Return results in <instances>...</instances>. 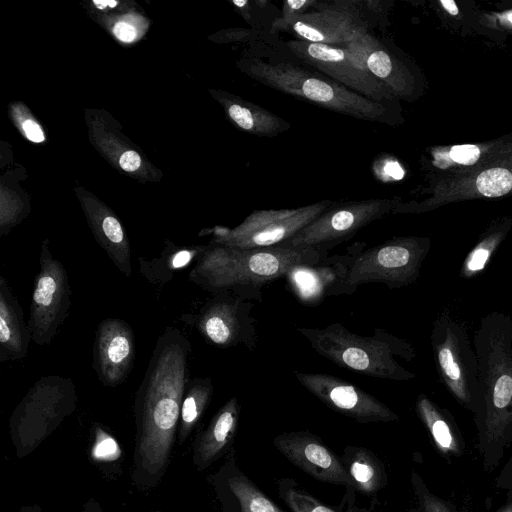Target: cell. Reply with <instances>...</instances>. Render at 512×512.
I'll return each instance as SVG.
<instances>
[{
    "label": "cell",
    "instance_id": "obj_1",
    "mask_svg": "<svg viewBox=\"0 0 512 512\" xmlns=\"http://www.w3.org/2000/svg\"><path fill=\"white\" fill-rule=\"evenodd\" d=\"M191 351L190 341L179 329L166 327L157 339L138 388L137 456L148 474L160 472L168 460L189 381Z\"/></svg>",
    "mask_w": 512,
    "mask_h": 512
},
{
    "label": "cell",
    "instance_id": "obj_2",
    "mask_svg": "<svg viewBox=\"0 0 512 512\" xmlns=\"http://www.w3.org/2000/svg\"><path fill=\"white\" fill-rule=\"evenodd\" d=\"M478 399L473 415L483 469L492 472L512 443V317L491 311L475 330Z\"/></svg>",
    "mask_w": 512,
    "mask_h": 512
},
{
    "label": "cell",
    "instance_id": "obj_3",
    "mask_svg": "<svg viewBox=\"0 0 512 512\" xmlns=\"http://www.w3.org/2000/svg\"><path fill=\"white\" fill-rule=\"evenodd\" d=\"M327 256L313 248L284 245L237 249L209 244L188 278L212 294L232 292L249 301L262 302L265 286L284 278L297 265L316 263Z\"/></svg>",
    "mask_w": 512,
    "mask_h": 512
},
{
    "label": "cell",
    "instance_id": "obj_4",
    "mask_svg": "<svg viewBox=\"0 0 512 512\" xmlns=\"http://www.w3.org/2000/svg\"><path fill=\"white\" fill-rule=\"evenodd\" d=\"M297 330L314 351L341 368L393 381L416 377L397 360L412 362L416 357L413 345L384 329H376L372 336L355 334L340 323L324 328L298 327Z\"/></svg>",
    "mask_w": 512,
    "mask_h": 512
},
{
    "label": "cell",
    "instance_id": "obj_5",
    "mask_svg": "<svg viewBox=\"0 0 512 512\" xmlns=\"http://www.w3.org/2000/svg\"><path fill=\"white\" fill-rule=\"evenodd\" d=\"M245 66L248 76L280 92L359 120L388 122L384 104L359 95L332 79L292 64H273L254 58L248 59Z\"/></svg>",
    "mask_w": 512,
    "mask_h": 512
},
{
    "label": "cell",
    "instance_id": "obj_6",
    "mask_svg": "<svg viewBox=\"0 0 512 512\" xmlns=\"http://www.w3.org/2000/svg\"><path fill=\"white\" fill-rule=\"evenodd\" d=\"M430 342L440 382L473 414L478 399V360L467 331L449 315L441 314L433 323Z\"/></svg>",
    "mask_w": 512,
    "mask_h": 512
},
{
    "label": "cell",
    "instance_id": "obj_7",
    "mask_svg": "<svg viewBox=\"0 0 512 512\" xmlns=\"http://www.w3.org/2000/svg\"><path fill=\"white\" fill-rule=\"evenodd\" d=\"M428 237L398 236L359 252L352 263L348 283L358 288L381 283L390 289L413 284L429 253Z\"/></svg>",
    "mask_w": 512,
    "mask_h": 512
},
{
    "label": "cell",
    "instance_id": "obj_8",
    "mask_svg": "<svg viewBox=\"0 0 512 512\" xmlns=\"http://www.w3.org/2000/svg\"><path fill=\"white\" fill-rule=\"evenodd\" d=\"M76 402V388L71 378L60 375L39 378L11 416L13 438L22 444L41 441L74 411Z\"/></svg>",
    "mask_w": 512,
    "mask_h": 512
},
{
    "label": "cell",
    "instance_id": "obj_9",
    "mask_svg": "<svg viewBox=\"0 0 512 512\" xmlns=\"http://www.w3.org/2000/svg\"><path fill=\"white\" fill-rule=\"evenodd\" d=\"M333 204L331 200H322L292 209L256 210L235 228H214L210 244L237 249L278 246L309 225Z\"/></svg>",
    "mask_w": 512,
    "mask_h": 512
},
{
    "label": "cell",
    "instance_id": "obj_10",
    "mask_svg": "<svg viewBox=\"0 0 512 512\" xmlns=\"http://www.w3.org/2000/svg\"><path fill=\"white\" fill-rule=\"evenodd\" d=\"M397 204L395 199L387 198L334 203L281 245L313 248L328 254L333 247L352 238L370 223L393 212Z\"/></svg>",
    "mask_w": 512,
    "mask_h": 512
},
{
    "label": "cell",
    "instance_id": "obj_11",
    "mask_svg": "<svg viewBox=\"0 0 512 512\" xmlns=\"http://www.w3.org/2000/svg\"><path fill=\"white\" fill-rule=\"evenodd\" d=\"M71 307V289L64 265L51 253L49 240L43 241L39 255V271L27 321L32 340L37 345L49 344L58 333Z\"/></svg>",
    "mask_w": 512,
    "mask_h": 512
},
{
    "label": "cell",
    "instance_id": "obj_12",
    "mask_svg": "<svg viewBox=\"0 0 512 512\" xmlns=\"http://www.w3.org/2000/svg\"><path fill=\"white\" fill-rule=\"evenodd\" d=\"M252 301L232 292L212 294L197 314L183 315L204 340L214 346H244L254 351L257 345V321L252 315Z\"/></svg>",
    "mask_w": 512,
    "mask_h": 512
},
{
    "label": "cell",
    "instance_id": "obj_13",
    "mask_svg": "<svg viewBox=\"0 0 512 512\" xmlns=\"http://www.w3.org/2000/svg\"><path fill=\"white\" fill-rule=\"evenodd\" d=\"M287 46L296 57L359 95L382 104L395 96L344 46L301 40H290Z\"/></svg>",
    "mask_w": 512,
    "mask_h": 512
},
{
    "label": "cell",
    "instance_id": "obj_14",
    "mask_svg": "<svg viewBox=\"0 0 512 512\" xmlns=\"http://www.w3.org/2000/svg\"><path fill=\"white\" fill-rule=\"evenodd\" d=\"M365 248V242H356L344 254L327 256L312 264L297 265L284 277L286 286L300 302L308 306H316L327 297L352 294L357 288L348 283L350 269L356 255Z\"/></svg>",
    "mask_w": 512,
    "mask_h": 512
},
{
    "label": "cell",
    "instance_id": "obj_15",
    "mask_svg": "<svg viewBox=\"0 0 512 512\" xmlns=\"http://www.w3.org/2000/svg\"><path fill=\"white\" fill-rule=\"evenodd\" d=\"M296 380L330 409L359 423L392 422L399 416L375 396L339 377L294 371Z\"/></svg>",
    "mask_w": 512,
    "mask_h": 512
},
{
    "label": "cell",
    "instance_id": "obj_16",
    "mask_svg": "<svg viewBox=\"0 0 512 512\" xmlns=\"http://www.w3.org/2000/svg\"><path fill=\"white\" fill-rule=\"evenodd\" d=\"M273 445L289 462L315 480L355 488L341 457L308 430L283 432Z\"/></svg>",
    "mask_w": 512,
    "mask_h": 512
},
{
    "label": "cell",
    "instance_id": "obj_17",
    "mask_svg": "<svg viewBox=\"0 0 512 512\" xmlns=\"http://www.w3.org/2000/svg\"><path fill=\"white\" fill-rule=\"evenodd\" d=\"M92 367L106 387H117L129 376L135 356L136 342L132 327L120 318L103 319L95 332Z\"/></svg>",
    "mask_w": 512,
    "mask_h": 512
},
{
    "label": "cell",
    "instance_id": "obj_18",
    "mask_svg": "<svg viewBox=\"0 0 512 512\" xmlns=\"http://www.w3.org/2000/svg\"><path fill=\"white\" fill-rule=\"evenodd\" d=\"M272 27L293 34L297 40L333 46H344L367 32L351 11L340 7L320 8L287 19L278 18Z\"/></svg>",
    "mask_w": 512,
    "mask_h": 512
},
{
    "label": "cell",
    "instance_id": "obj_19",
    "mask_svg": "<svg viewBox=\"0 0 512 512\" xmlns=\"http://www.w3.org/2000/svg\"><path fill=\"white\" fill-rule=\"evenodd\" d=\"M213 483L226 512H285L240 469L233 453Z\"/></svg>",
    "mask_w": 512,
    "mask_h": 512
},
{
    "label": "cell",
    "instance_id": "obj_20",
    "mask_svg": "<svg viewBox=\"0 0 512 512\" xmlns=\"http://www.w3.org/2000/svg\"><path fill=\"white\" fill-rule=\"evenodd\" d=\"M31 340L23 309L7 280L0 276V362L25 358Z\"/></svg>",
    "mask_w": 512,
    "mask_h": 512
},
{
    "label": "cell",
    "instance_id": "obj_21",
    "mask_svg": "<svg viewBox=\"0 0 512 512\" xmlns=\"http://www.w3.org/2000/svg\"><path fill=\"white\" fill-rule=\"evenodd\" d=\"M415 411L426 428L436 451L446 460L459 458L466 450V444L454 416L440 407L427 395L419 394Z\"/></svg>",
    "mask_w": 512,
    "mask_h": 512
},
{
    "label": "cell",
    "instance_id": "obj_22",
    "mask_svg": "<svg viewBox=\"0 0 512 512\" xmlns=\"http://www.w3.org/2000/svg\"><path fill=\"white\" fill-rule=\"evenodd\" d=\"M240 410L239 400L233 396L213 416L196 443L195 463L199 469L210 466L231 446L237 433Z\"/></svg>",
    "mask_w": 512,
    "mask_h": 512
},
{
    "label": "cell",
    "instance_id": "obj_23",
    "mask_svg": "<svg viewBox=\"0 0 512 512\" xmlns=\"http://www.w3.org/2000/svg\"><path fill=\"white\" fill-rule=\"evenodd\" d=\"M344 47L394 95H404L407 84L404 66L376 38L366 32Z\"/></svg>",
    "mask_w": 512,
    "mask_h": 512
},
{
    "label": "cell",
    "instance_id": "obj_24",
    "mask_svg": "<svg viewBox=\"0 0 512 512\" xmlns=\"http://www.w3.org/2000/svg\"><path fill=\"white\" fill-rule=\"evenodd\" d=\"M341 460L357 492L371 496L387 486L388 473L384 463L366 447L345 446Z\"/></svg>",
    "mask_w": 512,
    "mask_h": 512
},
{
    "label": "cell",
    "instance_id": "obj_25",
    "mask_svg": "<svg viewBox=\"0 0 512 512\" xmlns=\"http://www.w3.org/2000/svg\"><path fill=\"white\" fill-rule=\"evenodd\" d=\"M279 498L290 512H369L357 504L353 487H346L338 505H328L308 492L295 479L284 477L276 482Z\"/></svg>",
    "mask_w": 512,
    "mask_h": 512
},
{
    "label": "cell",
    "instance_id": "obj_26",
    "mask_svg": "<svg viewBox=\"0 0 512 512\" xmlns=\"http://www.w3.org/2000/svg\"><path fill=\"white\" fill-rule=\"evenodd\" d=\"M229 118L242 130L260 137H274L289 129L290 124L270 111L249 101L227 103Z\"/></svg>",
    "mask_w": 512,
    "mask_h": 512
},
{
    "label": "cell",
    "instance_id": "obj_27",
    "mask_svg": "<svg viewBox=\"0 0 512 512\" xmlns=\"http://www.w3.org/2000/svg\"><path fill=\"white\" fill-rule=\"evenodd\" d=\"M206 246H190L182 248H165L159 258L151 260L139 258L140 272L152 283L165 284L174 273L189 266L205 251Z\"/></svg>",
    "mask_w": 512,
    "mask_h": 512
},
{
    "label": "cell",
    "instance_id": "obj_28",
    "mask_svg": "<svg viewBox=\"0 0 512 512\" xmlns=\"http://www.w3.org/2000/svg\"><path fill=\"white\" fill-rule=\"evenodd\" d=\"M214 387L210 377L189 379L180 412L179 439L185 438L194 429L208 407Z\"/></svg>",
    "mask_w": 512,
    "mask_h": 512
},
{
    "label": "cell",
    "instance_id": "obj_29",
    "mask_svg": "<svg viewBox=\"0 0 512 512\" xmlns=\"http://www.w3.org/2000/svg\"><path fill=\"white\" fill-rule=\"evenodd\" d=\"M510 221H503L489 228L463 259L459 276L472 279L481 274L498 250L510 230Z\"/></svg>",
    "mask_w": 512,
    "mask_h": 512
},
{
    "label": "cell",
    "instance_id": "obj_30",
    "mask_svg": "<svg viewBox=\"0 0 512 512\" xmlns=\"http://www.w3.org/2000/svg\"><path fill=\"white\" fill-rule=\"evenodd\" d=\"M410 483L421 512H457L455 504L434 494L416 471H412Z\"/></svg>",
    "mask_w": 512,
    "mask_h": 512
},
{
    "label": "cell",
    "instance_id": "obj_31",
    "mask_svg": "<svg viewBox=\"0 0 512 512\" xmlns=\"http://www.w3.org/2000/svg\"><path fill=\"white\" fill-rule=\"evenodd\" d=\"M481 155V149L477 145L463 144L452 146L444 156L436 157V160L449 159L450 162L459 165H472L476 163Z\"/></svg>",
    "mask_w": 512,
    "mask_h": 512
},
{
    "label": "cell",
    "instance_id": "obj_32",
    "mask_svg": "<svg viewBox=\"0 0 512 512\" xmlns=\"http://www.w3.org/2000/svg\"><path fill=\"white\" fill-rule=\"evenodd\" d=\"M119 455V446L115 439L105 431L97 428L93 456L100 460H111Z\"/></svg>",
    "mask_w": 512,
    "mask_h": 512
},
{
    "label": "cell",
    "instance_id": "obj_33",
    "mask_svg": "<svg viewBox=\"0 0 512 512\" xmlns=\"http://www.w3.org/2000/svg\"><path fill=\"white\" fill-rule=\"evenodd\" d=\"M314 0H288L283 3L282 16L280 18L287 19L299 14L305 13V10L312 5H316Z\"/></svg>",
    "mask_w": 512,
    "mask_h": 512
},
{
    "label": "cell",
    "instance_id": "obj_34",
    "mask_svg": "<svg viewBox=\"0 0 512 512\" xmlns=\"http://www.w3.org/2000/svg\"><path fill=\"white\" fill-rule=\"evenodd\" d=\"M495 486L512 493V454L496 476Z\"/></svg>",
    "mask_w": 512,
    "mask_h": 512
},
{
    "label": "cell",
    "instance_id": "obj_35",
    "mask_svg": "<svg viewBox=\"0 0 512 512\" xmlns=\"http://www.w3.org/2000/svg\"><path fill=\"white\" fill-rule=\"evenodd\" d=\"M120 166L125 171H134L141 164L140 156L135 151H127L120 157Z\"/></svg>",
    "mask_w": 512,
    "mask_h": 512
},
{
    "label": "cell",
    "instance_id": "obj_36",
    "mask_svg": "<svg viewBox=\"0 0 512 512\" xmlns=\"http://www.w3.org/2000/svg\"><path fill=\"white\" fill-rule=\"evenodd\" d=\"M23 130L27 138L33 142H42L45 138L41 127L33 120H26L23 123Z\"/></svg>",
    "mask_w": 512,
    "mask_h": 512
},
{
    "label": "cell",
    "instance_id": "obj_37",
    "mask_svg": "<svg viewBox=\"0 0 512 512\" xmlns=\"http://www.w3.org/2000/svg\"><path fill=\"white\" fill-rule=\"evenodd\" d=\"M114 34L124 42H131L136 37V30L129 24L118 23L114 27Z\"/></svg>",
    "mask_w": 512,
    "mask_h": 512
},
{
    "label": "cell",
    "instance_id": "obj_38",
    "mask_svg": "<svg viewBox=\"0 0 512 512\" xmlns=\"http://www.w3.org/2000/svg\"><path fill=\"white\" fill-rule=\"evenodd\" d=\"M440 4L443 8L452 16L458 15V7L453 0H440Z\"/></svg>",
    "mask_w": 512,
    "mask_h": 512
},
{
    "label": "cell",
    "instance_id": "obj_39",
    "mask_svg": "<svg viewBox=\"0 0 512 512\" xmlns=\"http://www.w3.org/2000/svg\"><path fill=\"white\" fill-rule=\"evenodd\" d=\"M495 512H512V493H508L507 501Z\"/></svg>",
    "mask_w": 512,
    "mask_h": 512
},
{
    "label": "cell",
    "instance_id": "obj_40",
    "mask_svg": "<svg viewBox=\"0 0 512 512\" xmlns=\"http://www.w3.org/2000/svg\"><path fill=\"white\" fill-rule=\"evenodd\" d=\"M93 3L96 6H98L99 9H104V8H106V6L114 7L117 5L116 1H110V0H103V1L94 0Z\"/></svg>",
    "mask_w": 512,
    "mask_h": 512
},
{
    "label": "cell",
    "instance_id": "obj_41",
    "mask_svg": "<svg viewBox=\"0 0 512 512\" xmlns=\"http://www.w3.org/2000/svg\"><path fill=\"white\" fill-rule=\"evenodd\" d=\"M504 17L512 25V10L504 13Z\"/></svg>",
    "mask_w": 512,
    "mask_h": 512
},
{
    "label": "cell",
    "instance_id": "obj_42",
    "mask_svg": "<svg viewBox=\"0 0 512 512\" xmlns=\"http://www.w3.org/2000/svg\"><path fill=\"white\" fill-rule=\"evenodd\" d=\"M405 512H421L418 507H411L407 509Z\"/></svg>",
    "mask_w": 512,
    "mask_h": 512
}]
</instances>
